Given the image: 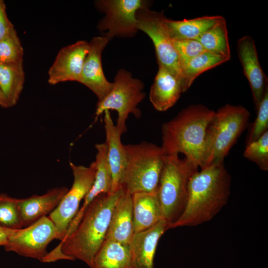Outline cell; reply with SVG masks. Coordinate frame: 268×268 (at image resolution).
<instances>
[{"instance_id": "obj_27", "label": "cell", "mask_w": 268, "mask_h": 268, "mask_svg": "<svg viewBox=\"0 0 268 268\" xmlns=\"http://www.w3.org/2000/svg\"><path fill=\"white\" fill-rule=\"evenodd\" d=\"M244 156L255 162L263 171L268 170V131L258 139L246 145Z\"/></svg>"}, {"instance_id": "obj_3", "label": "cell", "mask_w": 268, "mask_h": 268, "mask_svg": "<svg viewBox=\"0 0 268 268\" xmlns=\"http://www.w3.org/2000/svg\"><path fill=\"white\" fill-rule=\"evenodd\" d=\"M214 113L203 105H191L164 123L161 128V147L165 154L183 153L200 167L206 128Z\"/></svg>"}, {"instance_id": "obj_33", "label": "cell", "mask_w": 268, "mask_h": 268, "mask_svg": "<svg viewBox=\"0 0 268 268\" xmlns=\"http://www.w3.org/2000/svg\"><path fill=\"white\" fill-rule=\"evenodd\" d=\"M0 107L2 108H8L7 101L0 88Z\"/></svg>"}, {"instance_id": "obj_4", "label": "cell", "mask_w": 268, "mask_h": 268, "mask_svg": "<svg viewBox=\"0 0 268 268\" xmlns=\"http://www.w3.org/2000/svg\"><path fill=\"white\" fill-rule=\"evenodd\" d=\"M250 116L241 105L226 104L215 112L206 128L200 169L224 161L246 128Z\"/></svg>"}, {"instance_id": "obj_18", "label": "cell", "mask_w": 268, "mask_h": 268, "mask_svg": "<svg viewBox=\"0 0 268 268\" xmlns=\"http://www.w3.org/2000/svg\"><path fill=\"white\" fill-rule=\"evenodd\" d=\"M134 234L132 197L123 189L113 208L105 240L129 245Z\"/></svg>"}, {"instance_id": "obj_20", "label": "cell", "mask_w": 268, "mask_h": 268, "mask_svg": "<svg viewBox=\"0 0 268 268\" xmlns=\"http://www.w3.org/2000/svg\"><path fill=\"white\" fill-rule=\"evenodd\" d=\"M132 197L134 234L149 229L163 219L157 192L137 193Z\"/></svg>"}, {"instance_id": "obj_6", "label": "cell", "mask_w": 268, "mask_h": 268, "mask_svg": "<svg viewBox=\"0 0 268 268\" xmlns=\"http://www.w3.org/2000/svg\"><path fill=\"white\" fill-rule=\"evenodd\" d=\"M124 145L127 164L121 187L131 195L157 192L166 156L161 146L146 141Z\"/></svg>"}, {"instance_id": "obj_17", "label": "cell", "mask_w": 268, "mask_h": 268, "mask_svg": "<svg viewBox=\"0 0 268 268\" xmlns=\"http://www.w3.org/2000/svg\"><path fill=\"white\" fill-rule=\"evenodd\" d=\"M68 190L66 187H57L42 195H34L28 198L19 199L17 206L23 227H27L50 214Z\"/></svg>"}, {"instance_id": "obj_34", "label": "cell", "mask_w": 268, "mask_h": 268, "mask_svg": "<svg viewBox=\"0 0 268 268\" xmlns=\"http://www.w3.org/2000/svg\"><path fill=\"white\" fill-rule=\"evenodd\" d=\"M10 197L6 194H0V201L9 199Z\"/></svg>"}, {"instance_id": "obj_32", "label": "cell", "mask_w": 268, "mask_h": 268, "mask_svg": "<svg viewBox=\"0 0 268 268\" xmlns=\"http://www.w3.org/2000/svg\"><path fill=\"white\" fill-rule=\"evenodd\" d=\"M16 229L8 228L0 225V246H4L9 238Z\"/></svg>"}, {"instance_id": "obj_16", "label": "cell", "mask_w": 268, "mask_h": 268, "mask_svg": "<svg viewBox=\"0 0 268 268\" xmlns=\"http://www.w3.org/2000/svg\"><path fill=\"white\" fill-rule=\"evenodd\" d=\"M104 113L105 142L112 177L111 193H114L121 188L127 164V154L125 145L121 140L122 134L114 125L109 111H106Z\"/></svg>"}, {"instance_id": "obj_15", "label": "cell", "mask_w": 268, "mask_h": 268, "mask_svg": "<svg viewBox=\"0 0 268 268\" xmlns=\"http://www.w3.org/2000/svg\"><path fill=\"white\" fill-rule=\"evenodd\" d=\"M169 229L162 219L149 229L134 234L130 244L131 268H154V258L161 236Z\"/></svg>"}, {"instance_id": "obj_22", "label": "cell", "mask_w": 268, "mask_h": 268, "mask_svg": "<svg viewBox=\"0 0 268 268\" xmlns=\"http://www.w3.org/2000/svg\"><path fill=\"white\" fill-rule=\"evenodd\" d=\"M93 268H131L129 245L105 240L94 257Z\"/></svg>"}, {"instance_id": "obj_21", "label": "cell", "mask_w": 268, "mask_h": 268, "mask_svg": "<svg viewBox=\"0 0 268 268\" xmlns=\"http://www.w3.org/2000/svg\"><path fill=\"white\" fill-rule=\"evenodd\" d=\"M222 17L219 15L205 16L182 20L166 18V23L172 40L197 39Z\"/></svg>"}, {"instance_id": "obj_23", "label": "cell", "mask_w": 268, "mask_h": 268, "mask_svg": "<svg viewBox=\"0 0 268 268\" xmlns=\"http://www.w3.org/2000/svg\"><path fill=\"white\" fill-rule=\"evenodd\" d=\"M25 74L23 60L17 63H0V88L8 107L15 106L23 88Z\"/></svg>"}, {"instance_id": "obj_10", "label": "cell", "mask_w": 268, "mask_h": 268, "mask_svg": "<svg viewBox=\"0 0 268 268\" xmlns=\"http://www.w3.org/2000/svg\"><path fill=\"white\" fill-rule=\"evenodd\" d=\"M96 6L105 13L98 23L100 31H106L104 37L109 40L114 37H131L138 30L136 14L141 9L148 8L142 0H102Z\"/></svg>"}, {"instance_id": "obj_13", "label": "cell", "mask_w": 268, "mask_h": 268, "mask_svg": "<svg viewBox=\"0 0 268 268\" xmlns=\"http://www.w3.org/2000/svg\"><path fill=\"white\" fill-rule=\"evenodd\" d=\"M109 41L104 36L95 37L91 39L79 82L91 90L97 97L98 101L103 99L113 87V83L109 82L105 77L102 64V52Z\"/></svg>"}, {"instance_id": "obj_31", "label": "cell", "mask_w": 268, "mask_h": 268, "mask_svg": "<svg viewBox=\"0 0 268 268\" xmlns=\"http://www.w3.org/2000/svg\"><path fill=\"white\" fill-rule=\"evenodd\" d=\"M14 28L13 25L8 18L5 3L2 0H0V41Z\"/></svg>"}, {"instance_id": "obj_26", "label": "cell", "mask_w": 268, "mask_h": 268, "mask_svg": "<svg viewBox=\"0 0 268 268\" xmlns=\"http://www.w3.org/2000/svg\"><path fill=\"white\" fill-rule=\"evenodd\" d=\"M23 49L15 28L0 41V63L10 64L23 60Z\"/></svg>"}, {"instance_id": "obj_9", "label": "cell", "mask_w": 268, "mask_h": 268, "mask_svg": "<svg viewBox=\"0 0 268 268\" xmlns=\"http://www.w3.org/2000/svg\"><path fill=\"white\" fill-rule=\"evenodd\" d=\"M136 16L138 29L146 33L153 43L158 66L171 72L181 81L182 85L179 60L166 23L167 18L162 12L148 8L138 10Z\"/></svg>"}, {"instance_id": "obj_1", "label": "cell", "mask_w": 268, "mask_h": 268, "mask_svg": "<svg viewBox=\"0 0 268 268\" xmlns=\"http://www.w3.org/2000/svg\"><path fill=\"white\" fill-rule=\"evenodd\" d=\"M123 192L101 194L89 204L76 229L45 258L43 262L59 260H80L90 268L105 240L112 213Z\"/></svg>"}, {"instance_id": "obj_12", "label": "cell", "mask_w": 268, "mask_h": 268, "mask_svg": "<svg viewBox=\"0 0 268 268\" xmlns=\"http://www.w3.org/2000/svg\"><path fill=\"white\" fill-rule=\"evenodd\" d=\"M89 43L78 41L62 48L48 71V82L55 85L67 81L79 82Z\"/></svg>"}, {"instance_id": "obj_29", "label": "cell", "mask_w": 268, "mask_h": 268, "mask_svg": "<svg viewBox=\"0 0 268 268\" xmlns=\"http://www.w3.org/2000/svg\"><path fill=\"white\" fill-rule=\"evenodd\" d=\"M257 110V116L247 137L246 145L258 139L268 131V90Z\"/></svg>"}, {"instance_id": "obj_11", "label": "cell", "mask_w": 268, "mask_h": 268, "mask_svg": "<svg viewBox=\"0 0 268 268\" xmlns=\"http://www.w3.org/2000/svg\"><path fill=\"white\" fill-rule=\"evenodd\" d=\"M57 238L56 227L48 216H44L24 228L16 229L4 247L6 251L43 262L48 254V245Z\"/></svg>"}, {"instance_id": "obj_28", "label": "cell", "mask_w": 268, "mask_h": 268, "mask_svg": "<svg viewBox=\"0 0 268 268\" xmlns=\"http://www.w3.org/2000/svg\"><path fill=\"white\" fill-rule=\"evenodd\" d=\"M19 199L10 197L0 201V225L11 229L23 227L18 209Z\"/></svg>"}, {"instance_id": "obj_2", "label": "cell", "mask_w": 268, "mask_h": 268, "mask_svg": "<svg viewBox=\"0 0 268 268\" xmlns=\"http://www.w3.org/2000/svg\"><path fill=\"white\" fill-rule=\"evenodd\" d=\"M231 176L223 162L198 171L191 178L185 209L170 228L194 226L211 220L227 203Z\"/></svg>"}, {"instance_id": "obj_7", "label": "cell", "mask_w": 268, "mask_h": 268, "mask_svg": "<svg viewBox=\"0 0 268 268\" xmlns=\"http://www.w3.org/2000/svg\"><path fill=\"white\" fill-rule=\"evenodd\" d=\"M113 83V87L109 94L98 101L95 115L99 116L106 111L116 110L118 113L116 126L123 134L127 130L126 121L129 115L132 113L136 118L141 116L137 106L145 98L144 85L124 69L118 71Z\"/></svg>"}, {"instance_id": "obj_25", "label": "cell", "mask_w": 268, "mask_h": 268, "mask_svg": "<svg viewBox=\"0 0 268 268\" xmlns=\"http://www.w3.org/2000/svg\"><path fill=\"white\" fill-rule=\"evenodd\" d=\"M197 40L206 51L230 59L228 31L226 20L223 17Z\"/></svg>"}, {"instance_id": "obj_19", "label": "cell", "mask_w": 268, "mask_h": 268, "mask_svg": "<svg viewBox=\"0 0 268 268\" xmlns=\"http://www.w3.org/2000/svg\"><path fill=\"white\" fill-rule=\"evenodd\" d=\"M183 93L182 83L164 67L158 69L149 91V100L154 108L160 112L172 107Z\"/></svg>"}, {"instance_id": "obj_14", "label": "cell", "mask_w": 268, "mask_h": 268, "mask_svg": "<svg viewBox=\"0 0 268 268\" xmlns=\"http://www.w3.org/2000/svg\"><path fill=\"white\" fill-rule=\"evenodd\" d=\"M237 53L257 109L268 90V77L261 67L255 42L251 37L245 36L238 40Z\"/></svg>"}, {"instance_id": "obj_5", "label": "cell", "mask_w": 268, "mask_h": 268, "mask_svg": "<svg viewBox=\"0 0 268 268\" xmlns=\"http://www.w3.org/2000/svg\"><path fill=\"white\" fill-rule=\"evenodd\" d=\"M199 166L195 161L178 155H166L157 190L163 219L169 229L181 216L188 198V185Z\"/></svg>"}, {"instance_id": "obj_24", "label": "cell", "mask_w": 268, "mask_h": 268, "mask_svg": "<svg viewBox=\"0 0 268 268\" xmlns=\"http://www.w3.org/2000/svg\"><path fill=\"white\" fill-rule=\"evenodd\" d=\"M229 60L227 58L205 51L189 61L181 67L183 92L188 89L201 74Z\"/></svg>"}, {"instance_id": "obj_30", "label": "cell", "mask_w": 268, "mask_h": 268, "mask_svg": "<svg viewBox=\"0 0 268 268\" xmlns=\"http://www.w3.org/2000/svg\"><path fill=\"white\" fill-rule=\"evenodd\" d=\"M172 40L179 58L181 68L189 61L206 51L197 39Z\"/></svg>"}, {"instance_id": "obj_8", "label": "cell", "mask_w": 268, "mask_h": 268, "mask_svg": "<svg viewBox=\"0 0 268 268\" xmlns=\"http://www.w3.org/2000/svg\"><path fill=\"white\" fill-rule=\"evenodd\" d=\"M69 165L73 176L72 186L48 216L57 229V239L61 241L65 238L70 222L78 211L81 201L90 190L95 176L94 161L88 167L72 162Z\"/></svg>"}]
</instances>
